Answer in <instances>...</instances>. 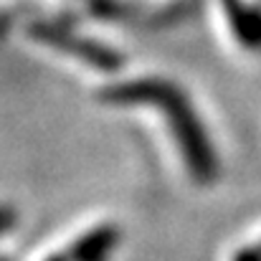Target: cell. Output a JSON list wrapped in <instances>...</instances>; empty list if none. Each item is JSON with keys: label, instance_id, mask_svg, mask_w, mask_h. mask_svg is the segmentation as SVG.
<instances>
[{"label": "cell", "instance_id": "cell-1", "mask_svg": "<svg viewBox=\"0 0 261 261\" xmlns=\"http://www.w3.org/2000/svg\"><path fill=\"white\" fill-rule=\"evenodd\" d=\"M99 99L119 107L150 104L163 109L190 177L200 185H208L218 177V152L182 89L165 79H135L101 89Z\"/></svg>", "mask_w": 261, "mask_h": 261}, {"label": "cell", "instance_id": "cell-2", "mask_svg": "<svg viewBox=\"0 0 261 261\" xmlns=\"http://www.w3.org/2000/svg\"><path fill=\"white\" fill-rule=\"evenodd\" d=\"M31 36H36L38 41H43V43H48L54 48H61V51H66V54L87 61V64L101 69V71H117L124 64V59L117 51H112V48H107V46H101L96 41H89V38H79L74 33H66V31H61L56 25L38 23V25L31 28Z\"/></svg>", "mask_w": 261, "mask_h": 261}, {"label": "cell", "instance_id": "cell-3", "mask_svg": "<svg viewBox=\"0 0 261 261\" xmlns=\"http://www.w3.org/2000/svg\"><path fill=\"white\" fill-rule=\"evenodd\" d=\"M226 18L233 28V36L251 51L261 48V10L244 0H223Z\"/></svg>", "mask_w": 261, "mask_h": 261}, {"label": "cell", "instance_id": "cell-4", "mask_svg": "<svg viewBox=\"0 0 261 261\" xmlns=\"http://www.w3.org/2000/svg\"><path fill=\"white\" fill-rule=\"evenodd\" d=\"M117 244H119V228L109 226V223H101V226L87 231L82 239H76L69 246L66 254H69L71 261H104L107 254Z\"/></svg>", "mask_w": 261, "mask_h": 261}, {"label": "cell", "instance_id": "cell-5", "mask_svg": "<svg viewBox=\"0 0 261 261\" xmlns=\"http://www.w3.org/2000/svg\"><path fill=\"white\" fill-rule=\"evenodd\" d=\"M15 226H18V211L13 205H0V236H5Z\"/></svg>", "mask_w": 261, "mask_h": 261}, {"label": "cell", "instance_id": "cell-6", "mask_svg": "<svg viewBox=\"0 0 261 261\" xmlns=\"http://www.w3.org/2000/svg\"><path fill=\"white\" fill-rule=\"evenodd\" d=\"M231 261H261V241L241 246V249L231 256Z\"/></svg>", "mask_w": 261, "mask_h": 261}, {"label": "cell", "instance_id": "cell-7", "mask_svg": "<svg viewBox=\"0 0 261 261\" xmlns=\"http://www.w3.org/2000/svg\"><path fill=\"white\" fill-rule=\"evenodd\" d=\"M46 261H71V259H69V254H56V256H48Z\"/></svg>", "mask_w": 261, "mask_h": 261}, {"label": "cell", "instance_id": "cell-8", "mask_svg": "<svg viewBox=\"0 0 261 261\" xmlns=\"http://www.w3.org/2000/svg\"><path fill=\"white\" fill-rule=\"evenodd\" d=\"M0 261H3V259H0Z\"/></svg>", "mask_w": 261, "mask_h": 261}]
</instances>
